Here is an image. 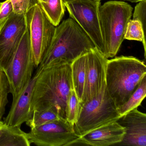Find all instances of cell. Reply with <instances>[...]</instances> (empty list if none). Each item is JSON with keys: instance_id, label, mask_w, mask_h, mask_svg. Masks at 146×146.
<instances>
[{"instance_id": "cell-12", "label": "cell", "mask_w": 146, "mask_h": 146, "mask_svg": "<svg viewBox=\"0 0 146 146\" xmlns=\"http://www.w3.org/2000/svg\"><path fill=\"white\" fill-rule=\"evenodd\" d=\"M125 134V127L115 121L104 125L81 136L72 142L70 146L116 145L123 141Z\"/></svg>"}, {"instance_id": "cell-13", "label": "cell", "mask_w": 146, "mask_h": 146, "mask_svg": "<svg viewBox=\"0 0 146 146\" xmlns=\"http://www.w3.org/2000/svg\"><path fill=\"white\" fill-rule=\"evenodd\" d=\"M125 127V134L119 146H146V114L135 108L117 121Z\"/></svg>"}, {"instance_id": "cell-18", "label": "cell", "mask_w": 146, "mask_h": 146, "mask_svg": "<svg viewBox=\"0 0 146 146\" xmlns=\"http://www.w3.org/2000/svg\"><path fill=\"white\" fill-rule=\"evenodd\" d=\"M42 10L52 23L57 27L64 15L65 6L62 0H48L46 2H40Z\"/></svg>"}, {"instance_id": "cell-6", "label": "cell", "mask_w": 146, "mask_h": 146, "mask_svg": "<svg viewBox=\"0 0 146 146\" xmlns=\"http://www.w3.org/2000/svg\"><path fill=\"white\" fill-rule=\"evenodd\" d=\"M35 67L29 31L23 36L16 53L5 72L9 83L10 93L14 100L32 78Z\"/></svg>"}, {"instance_id": "cell-17", "label": "cell", "mask_w": 146, "mask_h": 146, "mask_svg": "<svg viewBox=\"0 0 146 146\" xmlns=\"http://www.w3.org/2000/svg\"><path fill=\"white\" fill-rule=\"evenodd\" d=\"M146 96V76L139 83L135 90L129 97L127 101L119 108L118 111L121 117L130 111L137 108L141 105Z\"/></svg>"}, {"instance_id": "cell-15", "label": "cell", "mask_w": 146, "mask_h": 146, "mask_svg": "<svg viewBox=\"0 0 146 146\" xmlns=\"http://www.w3.org/2000/svg\"><path fill=\"white\" fill-rule=\"evenodd\" d=\"M87 53L76 59L71 64L73 89L79 102L82 100L86 80Z\"/></svg>"}, {"instance_id": "cell-29", "label": "cell", "mask_w": 146, "mask_h": 146, "mask_svg": "<svg viewBox=\"0 0 146 146\" xmlns=\"http://www.w3.org/2000/svg\"><path fill=\"white\" fill-rule=\"evenodd\" d=\"M48 0H39L40 2H46L48 1Z\"/></svg>"}, {"instance_id": "cell-11", "label": "cell", "mask_w": 146, "mask_h": 146, "mask_svg": "<svg viewBox=\"0 0 146 146\" xmlns=\"http://www.w3.org/2000/svg\"><path fill=\"white\" fill-rule=\"evenodd\" d=\"M108 59L96 48L87 53L86 80L82 100L85 102L98 96L106 88V68Z\"/></svg>"}, {"instance_id": "cell-5", "label": "cell", "mask_w": 146, "mask_h": 146, "mask_svg": "<svg viewBox=\"0 0 146 146\" xmlns=\"http://www.w3.org/2000/svg\"><path fill=\"white\" fill-rule=\"evenodd\" d=\"M120 117L106 88L92 100L79 102L73 129L75 133L81 136L104 125L117 121Z\"/></svg>"}, {"instance_id": "cell-20", "label": "cell", "mask_w": 146, "mask_h": 146, "mask_svg": "<svg viewBox=\"0 0 146 146\" xmlns=\"http://www.w3.org/2000/svg\"><path fill=\"white\" fill-rule=\"evenodd\" d=\"M60 118L61 117L55 112L51 109L44 111L35 110L32 113L31 118L26 123L30 128H32Z\"/></svg>"}, {"instance_id": "cell-3", "label": "cell", "mask_w": 146, "mask_h": 146, "mask_svg": "<svg viewBox=\"0 0 146 146\" xmlns=\"http://www.w3.org/2000/svg\"><path fill=\"white\" fill-rule=\"evenodd\" d=\"M145 76V63L135 57L121 56L108 59L106 86L117 109L127 101Z\"/></svg>"}, {"instance_id": "cell-22", "label": "cell", "mask_w": 146, "mask_h": 146, "mask_svg": "<svg viewBox=\"0 0 146 146\" xmlns=\"http://www.w3.org/2000/svg\"><path fill=\"white\" fill-rule=\"evenodd\" d=\"M10 93L9 83L4 72L0 70V121L5 112L6 107L8 103V94Z\"/></svg>"}, {"instance_id": "cell-26", "label": "cell", "mask_w": 146, "mask_h": 146, "mask_svg": "<svg viewBox=\"0 0 146 146\" xmlns=\"http://www.w3.org/2000/svg\"><path fill=\"white\" fill-rule=\"evenodd\" d=\"M75 1H76V0H62V1H63V3H64V5L65 6L66 4H67V3Z\"/></svg>"}, {"instance_id": "cell-21", "label": "cell", "mask_w": 146, "mask_h": 146, "mask_svg": "<svg viewBox=\"0 0 146 146\" xmlns=\"http://www.w3.org/2000/svg\"><path fill=\"white\" fill-rule=\"evenodd\" d=\"M79 102L73 88L71 89L68 96L66 105V120L72 125L76 120Z\"/></svg>"}, {"instance_id": "cell-4", "label": "cell", "mask_w": 146, "mask_h": 146, "mask_svg": "<svg viewBox=\"0 0 146 146\" xmlns=\"http://www.w3.org/2000/svg\"><path fill=\"white\" fill-rule=\"evenodd\" d=\"M133 8L126 2L109 1L99 9L101 30L107 58L115 57L123 41Z\"/></svg>"}, {"instance_id": "cell-27", "label": "cell", "mask_w": 146, "mask_h": 146, "mask_svg": "<svg viewBox=\"0 0 146 146\" xmlns=\"http://www.w3.org/2000/svg\"><path fill=\"white\" fill-rule=\"evenodd\" d=\"M123 1H130L131 2H133V3H137V2H140L143 0H123Z\"/></svg>"}, {"instance_id": "cell-10", "label": "cell", "mask_w": 146, "mask_h": 146, "mask_svg": "<svg viewBox=\"0 0 146 146\" xmlns=\"http://www.w3.org/2000/svg\"><path fill=\"white\" fill-rule=\"evenodd\" d=\"M28 135L31 143L39 146H70L80 137L73 125L61 118L31 128Z\"/></svg>"}, {"instance_id": "cell-14", "label": "cell", "mask_w": 146, "mask_h": 146, "mask_svg": "<svg viewBox=\"0 0 146 146\" xmlns=\"http://www.w3.org/2000/svg\"><path fill=\"white\" fill-rule=\"evenodd\" d=\"M35 75L23 91L14 100L4 123L12 126H21L31 118V103L34 86L36 80Z\"/></svg>"}, {"instance_id": "cell-16", "label": "cell", "mask_w": 146, "mask_h": 146, "mask_svg": "<svg viewBox=\"0 0 146 146\" xmlns=\"http://www.w3.org/2000/svg\"><path fill=\"white\" fill-rule=\"evenodd\" d=\"M21 126H12L4 123L0 137V146H30L28 133L22 130Z\"/></svg>"}, {"instance_id": "cell-25", "label": "cell", "mask_w": 146, "mask_h": 146, "mask_svg": "<svg viewBox=\"0 0 146 146\" xmlns=\"http://www.w3.org/2000/svg\"><path fill=\"white\" fill-rule=\"evenodd\" d=\"M13 12V8L11 0H6L0 3V23L8 18Z\"/></svg>"}, {"instance_id": "cell-8", "label": "cell", "mask_w": 146, "mask_h": 146, "mask_svg": "<svg viewBox=\"0 0 146 146\" xmlns=\"http://www.w3.org/2000/svg\"><path fill=\"white\" fill-rule=\"evenodd\" d=\"M100 1L101 0H76L67 3L65 7L70 17L79 25L96 48L104 55L105 49L99 14Z\"/></svg>"}, {"instance_id": "cell-28", "label": "cell", "mask_w": 146, "mask_h": 146, "mask_svg": "<svg viewBox=\"0 0 146 146\" xmlns=\"http://www.w3.org/2000/svg\"><path fill=\"white\" fill-rule=\"evenodd\" d=\"M4 122L2 121H0V137L1 134V129H2V125H3Z\"/></svg>"}, {"instance_id": "cell-1", "label": "cell", "mask_w": 146, "mask_h": 146, "mask_svg": "<svg viewBox=\"0 0 146 146\" xmlns=\"http://www.w3.org/2000/svg\"><path fill=\"white\" fill-rule=\"evenodd\" d=\"M31 103L34 111L51 109L66 119L67 101L73 88L71 64L58 63L36 70Z\"/></svg>"}, {"instance_id": "cell-24", "label": "cell", "mask_w": 146, "mask_h": 146, "mask_svg": "<svg viewBox=\"0 0 146 146\" xmlns=\"http://www.w3.org/2000/svg\"><path fill=\"white\" fill-rule=\"evenodd\" d=\"M146 0L138 2L135 7L133 19L138 20L141 24L143 29L146 33Z\"/></svg>"}, {"instance_id": "cell-19", "label": "cell", "mask_w": 146, "mask_h": 146, "mask_svg": "<svg viewBox=\"0 0 146 146\" xmlns=\"http://www.w3.org/2000/svg\"><path fill=\"white\" fill-rule=\"evenodd\" d=\"M145 34L141 23L137 19H130L128 22L124 35V39L141 42L144 51L146 59V44Z\"/></svg>"}, {"instance_id": "cell-23", "label": "cell", "mask_w": 146, "mask_h": 146, "mask_svg": "<svg viewBox=\"0 0 146 146\" xmlns=\"http://www.w3.org/2000/svg\"><path fill=\"white\" fill-rule=\"evenodd\" d=\"M13 12L17 14H25L36 4L40 3L39 0H11Z\"/></svg>"}, {"instance_id": "cell-7", "label": "cell", "mask_w": 146, "mask_h": 146, "mask_svg": "<svg viewBox=\"0 0 146 146\" xmlns=\"http://www.w3.org/2000/svg\"><path fill=\"white\" fill-rule=\"evenodd\" d=\"M26 16L35 66L38 67L50 46L56 27L49 20L40 3L29 10Z\"/></svg>"}, {"instance_id": "cell-2", "label": "cell", "mask_w": 146, "mask_h": 146, "mask_svg": "<svg viewBox=\"0 0 146 146\" xmlns=\"http://www.w3.org/2000/svg\"><path fill=\"white\" fill-rule=\"evenodd\" d=\"M95 47L79 25L69 18L56 27L50 46L37 70L56 63L71 64Z\"/></svg>"}, {"instance_id": "cell-9", "label": "cell", "mask_w": 146, "mask_h": 146, "mask_svg": "<svg viewBox=\"0 0 146 146\" xmlns=\"http://www.w3.org/2000/svg\"><path fill=\"white\" fill-rule=\"evenodd\" d=\"M27 30L26 14L13 13L0 23V70L5 73Z\"/></svg>"}]
</instances>
